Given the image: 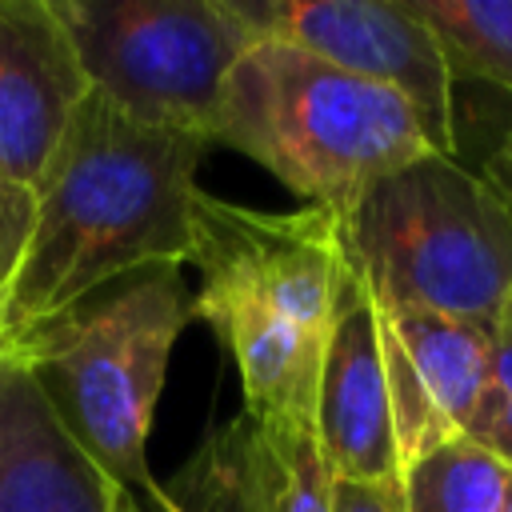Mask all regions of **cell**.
<instances>
[{
    "instance_id": "1",
    "label": "cell",
    "mask_w": 512,
    "mask_h": 512,
    "mask_svg": "<svg viewBox=\"0 0 512 512\" xmlns=\"http://www.w3.org/2000/svg\"><path fill=\"white\" fill-rule=\"evenodd\" d=\"M212 144L144 124L88 92L36 200L20 264L0 300V348L100 288L188 264L200 156Z\"/></svg>"
},
{
    "instance_id": "2",
    "label": "cell",
    "mask_w": 512,
    "mask_h": 512,
    "mask_svg": "<svg viewBox=\"0 0 512 512\" xmlns=\"http://www.w3.org/2000/svg\"><path fill=\"white\" fill-rule=\"evenodd\" d=\"M196 320L232 352L248 420L316 412L320 364L348 276L344 224L324 208L264 212L208 192L192 208Z\"/></svg>"
},
{
    "instance_id": "3",
    "label": "cell",
    "mask_w": 512,
    "mask_h": 512,
    "mask_svg": "<svg viewBox=\"0 0 512 512\" xmlns=\"http://www.w3.org/2000/svg\"><path fill=\"white\" fill-rule=\"evenodd\" d=\"M212 144L252 156L340 224L380 180L436 152L404 96L272 36L232 64Z\"/></svg>"
},
{
    "instance_id": "4",
    "label": "cell",
    "mask_w": 512,
    "mask_h": 512,
    "mask_svg": "<svg viewBox=\"0 0 512 512\" xmlns=\"http://www.w3.org/2000/svg\"><path fill=\"white\" fill-rule=\"evenodd\" d=\"M192 316L184 264H152L0 348L28 364L80 452L148 508H168V488L148 468V432Z\"/></svg>"
},
{
    "instance_id": "5",
    "label": "cell",
    "mask_w": 512,
    "mask_h": 512,
    "mask_svg": "<svg viewBox=\"0 0 512 512\" xmlns=\"http://www.w3.org/2000/svg\"><path fill=\"white\" fill-rule=\"evenodd\" d=\"M344 240L380 304L496 328L512 300V212L456 156L432 152L380 180Z\"/></svg>"
},
{
    "instance_id": "6",
    "label": "cell",
    "mask_w": 512,
    "mask_h": 512,
    "mask_svg": "<svg viewBox=\"0 0 512 512\" xmlns=\"http://www.w3.org/2000/svg\"><path fill=\"white\" fill-rule=\"evenodd\" d=\"M96 96L212 144L224 80L256 40L236 0H52Z\"/></svg>"
},
{
    "instance_id": "7",
    "label": "cell",
    "mask_w": 512,
    "mask_h": 512,
    "mask_svg": "<svg viewBox=\"0 0 512 512\" xmlns=\"http://www.w3.org/2000/svg\"><path fill=\"white\" fill-rule=\"evenodd\" d=\"M256 40H288L412 104L440 156H456L452 68L408 0H236Z\"/></svg>"
},
{
    "instance_id": "8",
    "label": "cell",
    "mask_w": 512,
    "mask_h": 512,
    "mask_svg": "<svg viewBox=\"0 0 512 512\" xmlns=\"http://www.w3.org/2000/svg\"><path fill=\"white\" fill-rule=\"evenodd\" d=\"M88 92L56 4L0 0V184L28 220Z\"/></svg>"
},
{
    "instance_id": "9",
    "label": "cell",
    "mask_w": 512,
    "mask_h": 512,
    "mask_svg": "<svg viewBox=\"0 0 512 512\" xmlns=\"http://www.w3.org/2000/svg\"><path fill=\"white\" fill-rule=\"evenodd\" d=\"M372 304L404 472L412 460L468 428L488 380L496 328L424 308L380 304L376 296Z\"/></svg>"
},
{
    "instance_id": "10",
    "label": "cell",
    "mask_w": 512,
    "mask_h": 512,
    "mask_svg": "<svg viewBox=\"0 0 512 512\" xmlns=\"http://www.w3.org/2000/svg\"><path fill=\"white\" fill-rule=\"evenodd\" d=\"M316 432L336 484H388L400 480V452L380 356L376 304L348 256V276L336 300L324 364Z\"/></svg>"
},
{
    "instance_id": "11",
    "label": "cell",
    "mask_w": 512,
    "mask_h": 512,
    "mask_svg": "<svg viewBox=\"0 0 512 512\" xmlns=\"http://www.w3.org/2000/svg\"><path fill=\"white\" fill-rule=\"evenodd\" d=\"M0 512H156L80 452L12 352H0Z\"/></svg>"
},
{
    "instance_id": "12",
    "label": "cell",
    "mask_w": 512,
    "mask_h": 512,
    "mask_svg": "<svg viewBox=\"0 0 512 512\" xmlns=\"http://www.w3.org/2000/svg\"><path fill=\"white\" fill-rule=\"evenodd\" d=\"M252 472L260 512H332V472L320 448L316 412L252 420Z\"/></svg>"
},
{
    "instance_id": "13",
    "label": "cell",
    "mask_w": 512,
    "mask_h": 512,
    "mask_svg": "<svg viewBox=\"0 0 512 512\" xmlns=\"http://www.w3.org/2000/svg\"><path fill=\"white\" fill-rule=\"evenodd\" d=\"M400 496L404 512H508L512 464L460 432L400 472Z\"/></svg>"
},
{
    "instance_id": "14",
    "label": "cell",
    "mask_w": 512,
    "mask_h": 512,
    "mask_svg": "<svg viewBox=\"0 0 512 512\" xmlns=\"http://www.w3.org/2000/svg\"><path fill=\"white\" fill-rule=\"evenodd\" d=\"M408 8L436 32L452 76L512 96V0H408Z\"/></svg>"
},
{
    "instance_id": "15",
    "label": "cell",
    "mask_w": 512,
    "mask_h": 512,
    "mask_svg": "<svg viewBox=\"0 0 512 512\" xmlns=\"http://www.w3.org/2000/svg\"><path fill=\"white\" fill-rule=\"evenodd\" d=\"M168 508L156 512H260L252 472V420L212 428L192 460L164 484Z\"/></svg>"
},
{
    "instance_id": "16",
    "label": "cell",
    "mask_w": 512,
    "mask_h": 512,
    "mask_svg": "<svg viewBox=\"0 0 512 512\" xmlns=\"http://www.w3.org/2000/svg\"><path fill=\"white\" fill-rule=\"evenodd\" d=\"M476 444L496 452L504 464H512V308H504L492 340V364L480 392V404L464 428Z\"/></svg>"
},
{
    "instance_id": "17",
    "label": "cell",
    "mask_w": 512,
    "mask_h": 512,
    "mask_svg": "<svg viewBox=\"0 0 512 512\" xmlns=\"http://www.w3.org/2000/svg\"><path fill=\"white\" fill-rule=\"evenodd\" d=\"M332 512H404L400 480L388 484H336Z\"/></svg>"
},
{
    "instance_id": "18",
    "label": "cell",
    "mask_w": 512,
    "mask_h": 512,
    "mask_svg": "<svg viewBox=\"0 0 512 512\" xmlns=\"http://www.w3.org/2000/svg\"><path fill=\"white\" fill-rule=\"evenodd\" d=\"M24 236H28V216L12 204V196L0 184V300H4V288L16 272V264H20Z\"/></svg>"
},
{
    "instance_id": "19",
    "label": "cell",
    "mask_w": 512,
    "mask_h": 512,
    "mask_svg": "<svg viewBox=\"0 0 512 512\" xmlns=\"http://www.w3.org/2000/svg\"><path fill=\"white\" fill-rule=\"evenodd\" d=\"M492 188H496V196L508 204V212H512V132L492 148V156L484 160V172H480Z\"/></svg>"
},
{
    "instance_id": "20",
    "label": "cell",
    "mask_w": 512,
    "mask_h": 512,
    "mask_svg": "<svg viewBox=\"0 0 512 512\" xmlns=\"http://www.w3.org/2000/svg\"><path fill=\"white\" fill-rule=\"evenodd\" d=\"M508 512H512V500H508Z\"/></svg>"
},
{
    "instance_id": "21",
    "label": "cell",
    "mask_w": 512,
    "mask_h": 512,
    "mask_svg": "<svg viewBox=\"0 0 512 512\" xmlns=\"http://www.w3.org/2000/svg\"><path fill=\"white\" fill-rule=\"evenodd\" d=\"M508 308H512V300H508Z\"/></svg>"
}]
</instances>
